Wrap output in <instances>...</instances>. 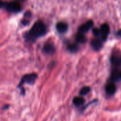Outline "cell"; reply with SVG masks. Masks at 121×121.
Instances as JSON below:
<instances>
[{
    "label": "cell",
    "instance_id": "6da1fadb",
    "mask_svg": "<svg viewBox=\"0 0 121 121\" xmlns=\"http://www.w3.org/2000/svg\"><path fill=\"white\" fill-rule=\"evenodd\" d=\"M46 33V26L43 22L38 21L34 24L31 29L26 35L28 41H35L36 39L43 36Z\"/></svg>",
    "mask_w": 121,
    "mask_h": 121
},
{
    "label": "cell",
    "instance_id": "7a4b0ae2",
    "mask_svg": "<svg viewBox=\"0 0 121 121\" xmlns=\"http://www.w3.org/2000/svg\"><path fill=\"white\" fill-rule=\"evenodd\" d=\"M6 8L8 11L11 12H18L21 9V6L16 1L9 2L6 4Z\"/></svg>",
    "mask_w": 121,
    "mask_h": 121
},
{
    "label": "cell",
    "instance_id": "3957f363",
    "mask_svg": "<svg viewBox=\"0 0 121 121\" xmlns=\"http://www.w3.org/2000/svg\"><path fill=\"white\" fill-rule=\"evenodd\" d=\"M36 78H37V75L35 74V73L26 75L21 79V83H20L19 86L21 87V86L23 85V83H30V84H32V83H33L35 82V81Z\"/></svg>",
    "mask_w": 121,
    "mask_h": 121
},
{
    "label": "cell",
    "instance_id": "277c9868",
    "mask_svg": "<svg viewBox=\"0 0 121 121\" xmlns=\"http://www.w3.org/2000/svg\"><path fill=\"white\" fill-rule=\"evenodd\" d=\"M100 31H101V36L102 41H106L110 32L109 26L107 24H102L100 29Z\"/></svg>",
    "mask_w": 121,
    "mask_h": 121
},
{
    "label": "cell",
    "instance_id": "5b68a950",
    "mask_svg": "<svg viewBox=\"0 0 121 121\" xmlns=\"http://www.w3.org/2000/svg\"><path fill=\"white\" fill-rule=\"evenodd\" d=\"M94 25V22L91 20H89L88 21H86V23H84V24H82L79 28V33H82V34H84L86 32H87Z\"/></svg>",
    "mask_w": 121,
    "mask_h": 121
},
{
    "label": "cell",
    "instance_id": "8992f818",
    "mask_svg": "<svg viewBox=\"0 0 121 121\" xmlns=\"http://www.w3.org/2000/svg\"><path fill=\"white\" fill-rule=\"evenodd\" d=\"M106 93L109 96H112L113 95L116 91V85L113 83H108L106 87Z\"/></svg>",
    "mask_w": 121,
    "mask_h": 121
},
{
    "label": "cell",
    "instance_id": "52a82bcc",
    "mask_svg": "<svg viewBox=\"0 0 121 121\" xmlns=\"http://www.w3.org/2000/svg\"><path fill=\"white\" fill-rule=\"evenodd\" d=\"M56 27H57V30L60 33L62 34V33H65V32L67 31V28H68V26L65 22H59V23H57Z\"/></svg>",
    "mask_w": 121,
    "mask_h": 121
},
{
    "label": "cell",
    "instance_id": "ba28073f",
    "mask_svg": "<svg viewBox=\"0 0 121 121\" xmlns=\"http://www.w3.org/2000/svg\"><path fill=\"white\" fill-rule=\"evenodd\" d=\"M91 46L95 50H99L102 47V41L99 39H95L91 42Z\"/></svg>",
    "mask_w": 121,
    "mask_h": 121
},
{
    "label": "cell",
    "instance_id": "9c48e42d",
    "mask_svg": "<svg viewBox=\"0 0 121 121\" xmlns=\"http://www.w3.org/2000/svg\"><path fill=\"white\" fill-rule=\"evenodd\" d=\"M43 49H44V51L48 54H52L55 51L54 46L51 44H46L44 46Z\"/></svg>",
    "mask_w": 121,
    "mask_h": 121
},
{
    "label": "cell",
    "instance_id": "30bf717a",
    "mask_svg": "<svg viewBox=\"0 0 121 121\" xmlns=\"http://www.w3.org/2000/svg\"><path fill=\"white\" fill-rule=\"evenodd\" d=\"M76 40L77 42L78 43H85L86 41V37L84 35V34H82V33H78L76 36Z\"/></svg>",
    "mask_w": 121,
    "mask_h": 121
},
{
    "label": "cell",
    "instance_id": "8fae6325",
    "mask_svg": "<svg viewBox=\"0 0 121 121\" xmlns=\"http://www.w3.org/2000/svg\"><path fill=\"white\" fill-rule=\"evenodd\" d=\"M85 100L82 97H75L73 100V103L76 106H81L82 105L84 104Z\"/></svg>",
    "mask_w": 121,
    "mask_h": 121
},
{
    "label": "cell",
    "instance_id": "7c38bea8",
    "mask_svg": "<svg viewBox=\"0 0 121 121\" xmlns=\"http://www.w3.org/2000/svg\"><path fill=\"white\" fill-rule=\"evenodd\" d=\"M67 48L71 52H77L79 49V46L76 44H69Z\"/></svg>",
    "mask_w": 121,
    "mask_h": 121
},
{
    "label": "cell",
    "instance_id": "4fadbf2b",
    "mask_svg": "<svg viewBox=\"0 0 121 121\" xmlns=\"http://www.w3.org/2000/svg\"><path fill=\"white\" fill-rule=\"evenodd\" d=\"M90 90H91V89H90L89 87L85 86V87H84V88H82L81 89V91H80V95L84 96V95L89 93L90 92Z\"/></svg>",
    "mask_w": 121,
    "mask_h": 121
},
{
    "label": "cell",
    "instance_id": "5bb4252c",
    "mask_svg": "<svg viewBox=\"0 0 121 121\" xmlns=\"http://www.w3.org/2000/svg\"><path fill=\"white\" fill-rule=\"evenodd\" d=\"M93 33H94V34L96 36H101L100 29H97V28H94V29Z\"/></svg>",
    "mask_w": 121,
    "mask_h": 121
},
{
    "label": "cell",
    "instance_id": "9a60e30c",
    "mask_svg": "<svg viewBox=\"0 0 121 121\" xmlns=\"http://www.w3.org/2000/svg\"><path fill=\"white\" fill-rule=\"evenodd\" d=\"M6 6L5 3L0 0V8H1V7H3V6Z\"/></svg>",
    "mask_w": 121,
    "mask_h": 121
},
{
    "label": "cell",
    "instance_id": "2e32d148",
    "mask_svg": "<svg viewBox=\"0 0 121 121\" xmlns=\"http://www.w3.org/2000/svg\"><path fill=\"white\" fill-rule=\"evenodd\" d=\"M118 35H119V36H121V30H120L118 32Z\"/></svg>",
    "mask_w": 121,
    "mask_h": 121
},
{
    "label": "cell",
    "instance_id": "e0dca14e",
    "mask_svg": "<svg viewBox=\"0 0 121 121\" xmlns=\"http://www.w3.org/2000/svg\"><path fill=\"white\" fill-rule=\"evenodd\" d=\"M120 78H121V72H120Z\"/></svg>",
    "mask_w": 121,
    "mask_h": 121
},
{
    "label": "cell",
    "instance_id": "ac0fdd59",
    "mask_svg": "<svg viewBox=\"0 0 121 121\" xmlns=\"http://www.w3.org/2000/svg\"><path fill=\"white\" fill-rule=\"evenodd\" d=\"M20 1H23V0H20Z\"/></svg>",
    "mask_w": 121,
    "mask_h": 121
}]
</instances>
